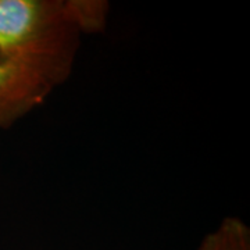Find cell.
Here are the masks:
<instances>
[{
  "instance_id": "1",
  "label": "cell",
  "mask_w": 250,
  "mask_h": 250,
  "mask_svg": "<svg viewBox=\"0 0 250 250\" xmlns=\"http://www.w3.org/2000/svg\"><path fill=\"white\" fill-rule=\"evenodd\" d=\"M99 0H0V62L27 60L71 71L81 34L104 28Z\"/></svg>"
},
{
  "instance_id": "3",
  "label": "cell",
  "mask_w": 250,
  "mask_h": 250,
  "mask_svg": "<svg viewBox=\"0 0 250 250\" xmlns=\"http://www.w3.org/2000/svg\"><path fill=\"white\" fill-rule=\"evenodd\" d=\"M199 250H250L249 228L238 217H227L206 236Z\"/></svg>"
},
{
  "instance_id": "2",
  "label": "cell",
  "mask_w": 250,
  "mask_h": 250,
  "mask_svg": "<svg viewBox=\"0 0 250 250\" xmlns=\"http://www.w3.org/2000/svg\"><path fill=\"white\" fill-rule=\"evenodd\" d=\"M70 70L27 60L0 62V132L45 102Z\"/></svg>"
}]
</instances>
